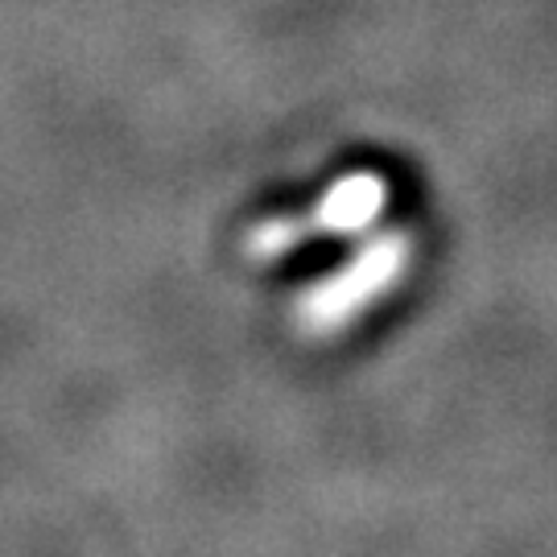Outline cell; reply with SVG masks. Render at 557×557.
Listing matches in <instances>:
<instances>
[{
	"label": "cell",
	"instance_id": "6da1fadb",
	"mask_svg": "<svg viewBox=\"0 0 557 557\" xmlns=\"http://www.w3.org/2000/svg\"><path fill=\"white\" fill-rule=\"evenodd\" d=\"M359 252L356 236H343V232H319V236H306L301 244H294L273 269L277 285H310L347 269Z\"/></svg>",
	"mask_w": 557,
	"mask_h": 557
}]
</instances>
